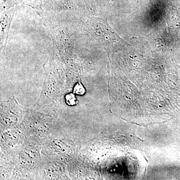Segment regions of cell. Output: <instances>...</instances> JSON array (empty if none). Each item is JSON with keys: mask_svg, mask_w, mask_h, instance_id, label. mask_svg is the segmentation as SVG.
I'll return each instance as SVG.
<instances>
[{"mask_svg": "<svg viewBox=\"0 0 180 180\" xmlns=\"http://www.w3.org/2000/svg\"><path fill=\"white\" fill-rule=\"evenodd\" d=\"M65 99L67 104L70 106H74L76 105V104L78 103L75 96L73 93L69 94L66 95Z\"/></svg>", "mask_w": 180, "mask_h": 180, "instance_id": "6da1fadb", "label": "cell"}, {"mask_svg": "<svg viewBox=\"0 0 180 180\" xmlns=\"http://www.w3.org/2000/svg\"><path fill=\"white\" fill-rule=\"evenodd\" d=\"M74 93L76 94L82 95L85 93V89L82 84L79 83L76 85L74 88Z\"/></svg>", "mask_w": 180, "mask_h": 180, "instance_id": "7a4b0ae2", "label": "cell"}]
</instances>
